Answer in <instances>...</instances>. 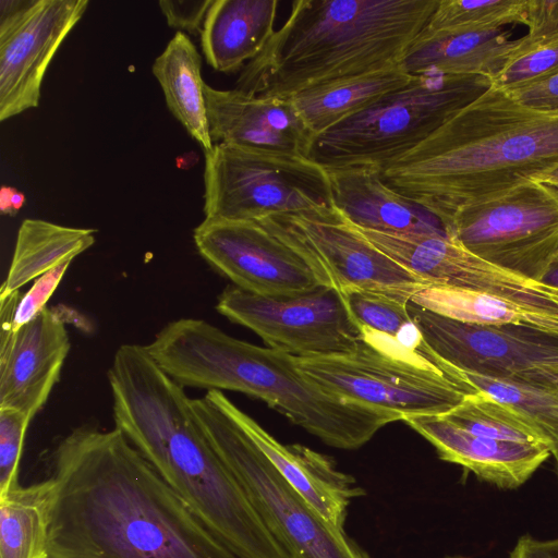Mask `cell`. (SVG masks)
Returning a JSON list of instances; mask_svg holds the SVG:
<instances>
[{"label": "cell", "mask_w": 558, "mask_h": 558, "mask_svg": "<svg viewBox=\"0 0 558 558\" xmlns=\"http://www.w3.org/2000/svg\"><path fill=\"white\" fill-rule=\"evenodd\" d=\"M258 222L306 262L320 286L342 296L368 291L408 303L430 287L376 248L335 205Z\"/></svg>", "instance_id": "11"}, {"label": "cell", "mask_w": 558, "mask_h": 558, "mask_svg": "<svg viewBox=\"0 0 558 558\" xmlns=\"http://www.w3.org/2000/svg\"><path fill=\"white\" fill-rule=\"evenodd\" d=\"M501 29L486 32L423 31L401 65L414 76L480 75L492 78L509 61L518 40Z\"/></svg>", "instance_id": "21"}, {"label": "cell", "mask_w": 558, "mask_h": 558, "mask_svg": "<svg viewBox=\"0 0 558 558\" xmlns=\"http://www.w3.org/2000/svg\"><path fill=\"white\" fill-rule=\"evenodd\" d=\"M343 298L359 328H368L398 341L414 323L405 302L368 291H354Z\"/></svg>", "instance_id": "30"}, {"label": "cell", "mask_w": 558, "mask_h": 558, "mask_svg": "<svg viewBox=\"0 0 558 558\" xmlns=\"http://www.w3.org/2000/svg\"><path fill=\"white\" fill-rule=\"evenodd\" d=\"M193 239L199 255L242 290L286 296L320 286L306 262L259 222L205 217Z\"/></svg>", "instance_id": "14"}, {"label": "cell", "mask_w": 558, "mask_h": 558, "mask_svg": "<svg viewBox=\"0 0 558 558\" xmlns=\"http://www.w3.org/2000/svg\"><path fill=\"white\" fill-rule=\"evenodd\" d=\"M145 348L181 387L258 398L338 449H357L385 425L401 421L393 412L325 391L300 371L294 355L239 340L204 319L172 320Z\"/></svg>", "instance_id": "4"}, {"label": "cell", "mask_w": 558, "mask_h": 558, "mask_svg": "<svg viewBox=\"0 0 558 558\" xmlns=\"http://www.w3.org/2000/svg\"><path fill=\"white\" fill-rule=\"evenodd\" d=\"M87 0H27L0 19V120L39 105L47 69Z\"/></svg>", "instance_id": "15"}, {"label": "cell", "mask_w": 558, "mask_h": 558, "mask_svg": "<svg viewBox=\"0 0 558 558\" xmlns=\"http://www.w3.org/2000/svg\"><path fill=\"white\" fill-rule=\"evenodd\" d=\"M445 231L471 254L544 281L558 257V190L530 180L460 207Z\"/></svg>", "instance_id": "10"}, {"label": "cell", "mask_w": 558, "mask_h": 558, "mask_svg": "<svg viewBox=\"0 0 558 558\" xmlns=\"http://www.w3.org/2000/svg\"><path fill=\"white\" fill-rule=\"evenodd\" d=\"M327 171L333 205L357 228L386 233H446L435 215L387 185L380 170Z\"/></svg>", "instance_id": "20"}, {"label": "cell", "mask_w": 558, "mask_h": 558, "mask_svg": "<svg viewBox=\"0 0 558 558\" xmlns=\"http://www.w3.org/2000/svg\"><path fill=\"white\" fill-rule=\"evenodd\" d=\"M403 422L430 442L441 460L461 465L502 489L524 484L551 456L544 444L474 435L440 415L411 416Z\"/></svg>", "instance_id": "19"}, {"label": "cell", "mask_w": 558, "mask_h": 558, "mask_svg": "<svg viewBox=\"0 0 558 558\" xmlns=\"http://www.w3.org/2000/svg\"><path fill=\"white\" fill-rule=\"evenodd\" d=\"M534 181H538L548 184L558 190V167L546 172Z\"/></svg>", "instance_id": "39"}, {"label": "cell", "mask_w": 558, "mask_h": 558, "mask_svg": "<svg viewBox=\"0 0 558 558\" xmlns=\"http://www.w3.org/2000/svg\"><path fill=\"white\" fill-rule=\"evenodd\" d=\"M529 0H439L426 32H486L526 24Z\"/></svg>", "instance_id": "29"}, {"label": "cell", "mask_w": 558, "mask_h": 558, "mask_svg": "<svg viewBox=\"0 0 558 558\" xmlns=\"http://www.w3.org/2000/svg\"><path fill=\"white\" fill-rule=\"evenodd\" d=\"M558 73V41L529 47L511 56L492 78V85L511 93L541 83Z\"/></svg>", "instance_id": "31"}, {"label": "cell", "mask_w": 558, "mask_h": 558, "mask_svg": "<svg viewBox=\"0 0 558 558\" xmlns=\"http://www.w3.org/2000/svg\"><path fill=\"white\" fill-rule=\"evenodd\" d=\"M96 232L95 229L66 227L43 219L23 220L1 289L20 290L49 270L71 263L94 245Z\"/></svg>", "instance_id": "25"}, {"label": "cell", "mask_w": 558, "mask_h": 558, "mask_svg": "<svg viewBox=\"0 0 558 558\" xmlns=\"http://www.w3.org/2000/svg\"><path fill=\"white\" fill-rule=\"evenodd\" d=\"M48 465V558H241L117 427L72 429Z\"/></svg>", "instance_id": "1"}, {"label": "cell", "mask_w": 558, "mask_h": 558, "mask_svg": "<svg viewBox=\"0 0 558 558\" xmlns=\"http://www.w3.org/2000/svg\"><path fill=\"white\" fill-rule=\"evenodd\" d=\"M25 204V195L11 186L0 191V210L2 215L15 216Z\"/></svg>", "instance_id": "38"}, {"label": "cell", "mask_w": 558, "mask_h": 558, "mask_svg": "<svg viewBox=\"0 0 558 558\" xmlns=\"http://www.w3.org/2000/svg\"><path fill=\"white\" fill-rule=\"evenodd\" d=\"M408 311L434 356L460 371L558 389V337L517 325L454 320L408 302Z\"/></svg>", "instance_id": "12"}, {"label": "cell", "mask_w": 558, "mask_h": 558, "mask_svg": "<svg viewBox=\"0 0 558 558\" xmlns=\"http://www.w3.org/2000/svg\"><path fill=\"white\" fill-rule=\"evenodd\" d=\"M70 264H62L44 274L25 294H22L13 318L14 329L34 319L46 307L47 301L59 286Z\"/></svg>", "instance_id": "34"}, {"label": "cell", "mask_w": 558, "mask_h": 558, "mask_svg": "<svg viewBox=\"0 0 558 558\" xmlns=\"http://www.w3.org/2000/svg\"><path fill=\"white\" fill-rule=\"evenodd\" d=\"M509 558H558V538L537 539L523 535L517 541Z\"/></svg>", "instance_id": "37"}, {"label": "cell", "mask_w": 558, "mask_h": 558, "mask_svg": "<svg viewBox=\"0 0 558 558\" xmlns=\"http://www.w3.org/2000/svg\"><path fill=\"white\" fill-rule=\"evenodd\" d=\"M20 290L0 289V409H14L31 420L46 404L70 352L64 319L45 307L14 329Z\"/></svg>", "instance_id": "16"}, {"label": "cell", "mask_w": 558, "mask_h": 558, "mask_svg": "<svg viewBox=\"0 0 558 558\" xmlns=\"http://www.w3.org/2000/svg\"><path fill=\"white\" fill-rule=\"evenodd\" d=\"M29 422L17 410L0 409V495L20 485V461Z\"/></svg>", "instance_id": "32"}, {"label": "cell", "mask_w": 558, "mask_h": 558, "mask_svg": "<svg viewBox=\"0 0 558 558\" xmlns=\"http://www.w3.org/2000/svg\"><path fill=\"white\" fill-rule=\"evenodd\" d=\"M53 484L48 477L0 495V558H48Z\"/></svg>", "instance_id": "26"}, {"label": "cell", "mask_w": 558, "mask_h": 558, "mask_svg": "<svg viewBox=\"0 0 558 558\" xmlns=\"http://www.w3.org/2000/svg\"><path fill=\"white\" fill-rule=\"evenodd\" d=\"M300 371L340 399L398 414L444 415L469 393L432 354L387 352L362 339L348 354L295 356Z\"/></svg>", "instance_id": "9"}, {"label": "cell", "mask_w": 558, "mask_h": 558, "mask_svg": "<svg viewBox=\"0 0 558 558\" xmlns=\"http://www.w3.org/2000/svg\"><path fill=\"white\" fill-rule=\"evenodd\" d=\"M211 140L307 157L314 138L291 99L257 96L206 84Z\"/></svg>", "instance_id": "17"}, {"label": "cell", "mask_w": 558, "mask_h": 558, "mask_svg": "<svg viewBox=\"0 0 558 558\" xmlns=\"http://www.w3.org/2000/svg\"><path fill=\"white\" fill-rule=\"evenodd\" d=\"M439 364L469 393L484 391L524 415L544 439L558 468V389L502 381L460 371L441 361Z\"/></svg>", "instance_id": "27"}, {"label": "cell", "mask_w": 558, "mask_h": 558, "mask_svg": "<svg viewBox=\"0 0 558 558\" xmlns=\"http://www.w3.org/2000/svg\"><path fill=\"white\" fill-rule=\"evenodd\" d=\"M278 0H214L201 34L207 63L233 73L256 58L272 37Z\"/></svg>", "instance_id": "22"}, {"label": "cell", "mask_w": 558, "mask_h": 558, "mask_svg": "<svg viewBox=\"0 0 558 558\" xmlns=\"http://www.w3.org/2000/svg\"><path fill=\"white\" fill-rule=\"evenodd\" d=\"M440 416L474 435L546 445L524 415L484 391L466 393L456 408Z\"/></svg>", "instance_id": "28"}, {"label": "cell", "mask_w": 558, "mask_h": 558, "mask_svg": "<svg viewBox=\"0 0 558 558\" xmlns=\"http://www.w3.org/2000/svg\"><path fill=\"white\" fill-rule=\"evenodd\" d=\"M116 427L241 558H289L204 434L184 388L145 345L122 344L108 371Z\"/></svg>", "instance_id": "2"}, {"label": "cell", "mask_w": 558, "mask_h": 558, "mask_svg": "<svg viewBox=\"0 0 558 558\" xmlns=\"http://www.w3.org/2000/svg\"><path fill=\"white\" fill-rule=\"evenodd\" d=\"M216 310L257 333L268 347L294 356H333L354 351L362 336L344 298L319 286L286 296L227 288Z\"/></svg>", "instance_id": "13"}, {"label": "cell", "mask_w": 558, "mask_h": 558, "mask_svg": "<svg viewBox=\"0 0 558 558\" xmlns=\"http://www.w3.org/2000/svg\"><path fill=\"white\" fill-rule=\"evenodd\" d=\"M226 396L192 399L196 418L259 519L289 558H371L344 530L324 521L286 482L233 418Z\"/></svg>", "instance_id": "7"}, {"label": "cell", "mask_w": 558, "mask_h": 558, "mask_svg": "<svg viewBox=\"0 0 558 558\" xmlns=\"http://www.w3.org/2000/svg\"><path fill=\"white\" fill-rule=\"evenodd\" d=\"M401 64L324 83L291 101L314 136L367 108L414 80Z\"/></svg>", "instance_id": "23"}, {"label": "cell", "mask_w": 558, "mask_h": 558, "mask_svg": "<svg viewBox=\"0 0 558 558\" xmlns=\"http://www.w3.org/2000/svg\"><path fill=\"white\" fill-rule=\"evenodd\" d=\"M509 94L526 107L545 111H558V73L541 83Z\"/></svg>", "instance_id": "36"}, {"label": "cell", "mask_w": 558, "mask_h": 558, "mask_svg": "<svg viewBox=\"0 0 558 558\" xmlns=\"http://www.w3.org/2000/svg\"><path fill=\"white\" fill-rule=\"evenodd\" d=\"M151 71L172 116L205 153L209 151L214 142L208 122L206 83L202 77L201 54L190 37L178 31L155 59Z\"/></svg>", "instance_id": "24"}, {"label": "cell", "mask_w": 558, "mask_h": 558, "mask_svg": "<svg viewBox=\"0 0 558 558\" xmlns=\"http://www.w3.org/2000/svg\"><path fill=\"white\" fill-rule=\"evenodd\" d=\"M206 218L260 221L333 206L328 171L312 159L215 143L205 153Z\"/></svg>", "instance_id": "8"}, {"label": "cell", "mask_w": 558, "mask_h": 558, "mask_svg": "<svg viewBox=\"0 0 558 558\" xmlns=\"http://www.w3.org/2000/svg\"><path fill=\"white\" fill-rule=\"evenodd\" d=\"M490 85V78L480 75H417L410 84L314 136L307 158L326 170L381 171Z\"/></svg>", "instance_id": "6"}, {"label": "cell", "mask_w": 558, "mask_h": 558, "mask_svg": "<svg viewBox=\"0 0 558 558\" xmlns=\"http://www.w3.org/2000/svg\"><path fill=\"white\" fill-rule=\"evenodd\" d=\"M439 0H296L242 70L235 89L289 99L331 81L401 64Z\"/></svg>", "instance_id": "5"}, {"label": "cell", "mask_w": 558, "mask_h": 558, "mask_svg": "<svg viewBox=\"0 0 558 558\" xmlns=\"http://www.w3.org/2000/svg\"><path fill=\"white\" fill-rule=\"evenodd\" d=\"M544 281L558 287V257Z\"/></svg>", "instance_id": "40"}, {"label": "cell", "mask_w": 558, "mask_h": 558, "mask_svg": "<svg viewBox=\"0 0 558 558\" xmlns=\"http://www.w3.org/2000/svg\"><path fill=\"white\" fill-rule=\"evenodd\" d=\"M525 26L529 32L517 39L512 54L532 46L558 41V0H529Z\"/></svg>", "instance_id": "33"}, {"label": "cell", "mask_w": 558, "mask_h": 558, "mask_svg": "<svg viewBox=\"0 0 558 558\" xmlns=\"http://www.w3.org/2000/svg\"><path fill=\"white\" fill-rule=\"evenodd\" d=\"M213 3L214 0H161L159 8L170 27L201 35Z\"/></svg>", "instance_id": "35"}, {"label": "cell", "mask_w": 558, "mask_h": 558, "mask_svg": "<svg viewBox=\"0 0 558 558\" xmlns=\"http://www.w3.org/2000/svg\"><path fill=\"white\" fill-rule=\"evenodd\" d=\"M558 167V111L526 107L490 85L380 172L392 190L445 226L462 206Z\"/></svg>", "instance_id": "3"}, {"label": "cell", "mask_w": 558, "mask_h": 558, "mask_svg": "<svg viewBox=\"0 0 558 558\" xmlns=\"http://www.w3.org/2000/svg\"><path fill=\"white\" fill-rule=\"evenodd\" d=\"M556 471H557V476H558V468H556Z\"/></svg>", "instance_id": "42"}, {"label": "cell", "mask_w": 558, "mask_h": 558, "mask_svg": "<svg viewBox=\"0 0 558 558\" xmlns=\"http://www.w3.org/2000/svg\"><path fill=\"white\" fill-rule=\"evenodd\" d=\"M442 558H468V557H464L462 555H447V556H445Z\"/></svg>", "instance_id": "41"}, {"label": "cell", "mask_w": 558, "mask_h": 558, "mask_svg": "<svg viewBox=\"0 0 558 558\" xmlns=\"http://www.w3.org/2000/svg\"><path fill=\"white\" fill-rule=\"evenodd\" d=\"M233 418L251 437L286 482L329 525L344 530L348 508L364 495L355 478L340 471L332 459L306 446L283 445L226 398Z\"/></svg>", "instance_id": "18"}]
</instances>
